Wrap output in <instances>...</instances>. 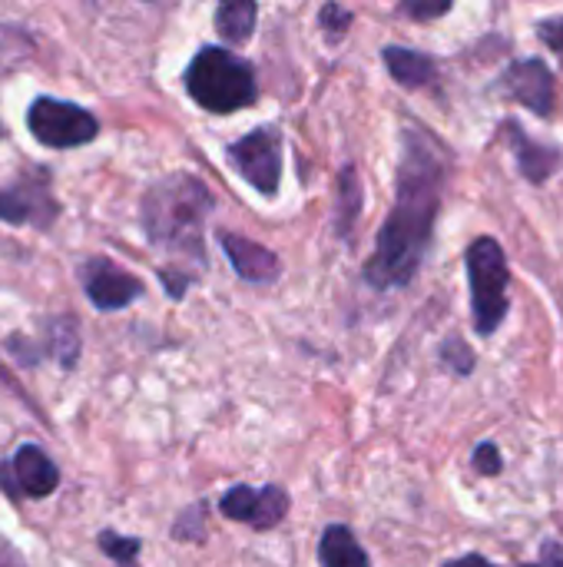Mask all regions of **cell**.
Returning <instances> with one entry per match:
<instances>
[{
    "instance_id": "cell-5",
    "label": "cell",
    "mask_w": 563,
    "mask_h": 567,
    "mask_svg": "<svg viewBox=\"0 0 563 567\" xmlns=\"http://www.w3.org/2000/svg\"><path fill=\"white\" fill-rule=\"evenodd\" d=\"M27 126L37 136V143L53 150L83 146L100 133V123L90 110L56 96H37L27 110Z\"/></svg>"
},
{
    "instance_id": "cell-19",
    "label": "cell",
    "mask_w": 563,
    "mask_h": 567,
    "mask_svg": "<svg viewBox=\"0 0 563 567\" xmlns=\"http://www.w3.org/2000/svg\"><path fill=\"white\" fill-rule=\"evenodd\" d=\"M358 196H362V189H358V176H355V166H348V169H342V186H338V233L345 236L352 226H355V219H358Z\"/></svg>"
},
{
    "instance_id": "cell-21",
    "label": "cell",
    "mask_w": 563,
    "mask_h": 567,
    "mask_svg": "<svg viewBox=\"0 0 563 567\" xmlns=\"http://www.w3.org/2000/svg\"><path fill=\"white\" fill-rule=\"evenodd\" d=\"M319 20H322L325 33H329L332 40H338V37L348 30V23H352V13H348L345 7H338V3H329V7H322Z\"/></svg>"
},
{
    "instance_id": "cell-22",
    "label": "cell",
    "mask_w": 563,
    "mask_h": 567,
    "mask_svg": "<svg viewBox=\"0 0 563 567\" xmlns=\"http://www.w3.org/2000/svg\"><path fill=\"white\" fill-rule=\"evenodd\" d=\"M441 355H445V362H451V365H455V372H461V375H468V372L475 369V355L465 349V342H461V339L445 342Z\"/></svg>"
},
{
    "instance_id": "cell-20",
    "label": "cell",
    "mask_w": 563,
    "mask_h": 567,
    "mask_svg": "<svg viewBox=\"0 0 563 567\" xmlns=\"http://www.w3.org/2000/svg\"><path fill=\"white\" fill-rule=\"evenodd\" d=\"M100 548L110 561L119 567H136V555H139V542L136 538H123L116 532H103L100 535Z\"/></svg>"
},
{
    "instance_id": "cell-3",
    "label": "cell",
    "mask_w": 563,
    "mask_h": 567,
    "mask_svg": "<svg viewBox=\"0 0 563 567\" xmlns=\"http://www.w3.org/2000/svg\"><path fill=\"white\" fill-rule=\"evenodd\" d=\"M186 90L209 113H236L252 106L259 96L252 66L222 47H202L192 56L186 70Z\"/></svg>"
},
{
    "instance_id": "cell-6",
    "label": "cell",
    "mask_w": 563,
    "mask_h": 567,
    "mask_svg": "<svg viewBox=\"0 0 563 567\" xmlns=\"http://www.w3.org/2000/svg\"><path fill=\"white\" fill-rule=\"evenodd\" d=\"M60 216V203L50 189L46 169H30L0 189V223L50 229Z\"/></svg>"
},
{
    "instance_id": "cell-14",
    "label": "cell",
    "mask_w": 563,
    "mask_h": 567,
    "mask_svg": "<svg viewBox=\"0 0 563 567\" xmlns=\"http://www.w3.org/2000/svg\"><path fill=\"white\" fill-rule=\"evenodd\" d=\"M319 555L325 567H372L362 545L355 542V535L345 525H332L325 528L322 542H319Z\"/></svg>"
},
{
    "instance_id": "cell-12",
    "label": "cell",
    "mask_w": 563,
    "mask_h": 567,
    "mask_svg": "<svg viewBox=\"0 0 563 567\" xmlns=\"http://www.w3.org/2000/svg\"><path fill=\"white\" fill-rule=\"evenodd\" d=\"M501 133H504V140L511 143L514 159H518L521 173H524L531 183H544V179H551V176L557 173V166L563 163V153L557 150V146H548V143L531 140V136H528L514 120H511V123H504V126H501Z\"/></svg>"
},
{
    "instance_id": "cell-10",
    "label": "cell",
    "mask_w": 563,
    "mask_h": 567,
    "mask_svg": "<svg viewBox=\"0 0 563 567\" xmlns=\"http://www.w3.org/2000/svg\"><path fill=\"white\" fill-rule=\"evenodd\" d=\"M80 282L86 289V299L103 312L126 309L143 296V282L110 259H86L80 266Z\"/></svg>"
},
{
    "instance_id": "cell-16",
    "label": "cell",
    "mask_w": 563,
    "mask_h": 567,
    "mask_svg": "<svg viewBox=\"0 0 563 567\" xmlns=\"http://www.w3.org/2000/svg\"><path fill=\"white\" fill-rule=\"evenodd\" d=\"M256 17H259V7L256 3L232 0V3H222L216 10V30L229 43H246L252 37V30H256Z\"/></svg>"
},
{
    "instance_id": "cell-15",
    "label": "cell",
    "mask_w": 563,
    "mask_h": 567,
    "mask_svg": "<svg viewBox=\"0 0 563 567\" xmlns=\"http://www.w3.org/2000/svg\"><path fill=\"white\" fill-rule=\"evenodd\" d=\"M385 63L392 70V76L405 86H428L435 80V63L431 56L408 50V47H385Z\"/></svg>"
},
{
    "instance_id": "cell-18",
    "label": "cell",
    "mask_w": 563,
    "mask_h": 567,
    "mask_svg": "<svg viewBox=\"0 0 563 567\" xmlns=\"http://www.w3.org/2000/svg\"><path fill=\"white\" fill-rule=\"evenodd\" d=\"M46 346L53 352V359L60 362V369H73L76 365V355H80V336H76V326L60 316L46 326Z\"/></svg>"
},
{
    "instance_id": "cell-25",
    "label": "cell",
    "mask_w": 563,
    "mask_h": 567,
    "mask_svg": "<svg viewBox=\"0 0 563 567\" xmlns=\"http://www.w3.org/2000/svg\"><path fill=\"white\" fill-rule=\"evenodd\" d=\"M448 10H451V3H415V0H408V3H405V13H411V17H418V20L445 17Z\"/></svg>"
},
{
    "instance_id": "cell-24",
    "label": "cell",
    "mask_w": 563,
    "mask_h": 567,
    "mask_svg": "<svg viewBox=\"0 0 563 567\" xmlns=\"http://www.w3.org/2000/svg\"><path fill=\"white\" fill-rule=\"evenodd\" d=\"M538 33H541V40H544L554 53H561L563 56V17L544 20V23L538 27Z\"/></svg>"
},
{
    "instance_id": "cell-7",
    "label": "cell",
    "mask_w": 563,
    "mask_h": 567,
    "mask_svg": "<svg viewBox=\"0 0 563 567\" xmlns=\"http://www.w3.org/2000/svg\"><path fill=\"white\" fill-rule=\"evenodd\" d=\"M229 163L262 196H275L282 179V133L275 126L252 130L229 146Z\"/></svg>"
},
{
    "instance_id": "cell-26",
    "label": "cell",
    "mask_w": 563,
    "mask_h": 567,
    "mask_svg": "<svg viewBox=\"0 0 563 567\" xmlns=\"http://www.w3.org/2000/svg\"><path fill=\"white\" fill-rule=\"evenodd\" d=\"M0 567H27V561H23V555L0 535Z\"/></svg>"
},
{
    "instance_id": "cell-28",
    "label": "cell",
    "mask_w": 563,
    "mask_h": 567,
    "mask_svg": "<svg viewBox=\"0 0 563 567\" xmlns=\"http://www.w3.org/2000/svg\"><path fill=\"white\" fill-rule=\"evenodd\" d=\"M445 567H494L488 558H481V555H465V558H458V561H451V565Z\"/></svg>"
},
{
    "instance_id": "cell-9",
    "label": "cell",
    "mask_w": 563,
    "mask_h": 567,
    "mask_svg": "<svg viewBox=\"0 0 563 567\" xmlns=\"http://www.w3.org/2000/svg\"><path fill=\"white\" fill-rule=\"evenodd\" d=\"M219 512L232 522L256 528V532H269L289 515V495L279 485H265V488L236 485L222 495Z\"/></svg>"
},
{
    "instance_id": "cell-1",
    "label": "cell",
    "mask_w": 563,
    "mask_h": 567,
    "mask_svg": "<svg viewBox=\"0 0 563 567\" xmlns=\"http://www.w3.org/2000/svg\"><path fill=\"white\" fill-rule=\"evenodd\" d=\"M445 179H448V156L441 143L425 130H408L402 166H398L395 206L365 266V279L375 289H398L415 279L431 243Z\"/></svg>"
},
{
    "instance_id": "cell-23",
    "label": "cell",
    "mask_w": 563,
    "mask_h": 567,
    "mask_svg": "<svg viewBox=\"0 0 563 567\" xmlns=\"http://www.w3.org/2000/svg\"><path fill=\"white\" fill-rule=\"evenodd\" d=\"M475 468H478L481 475H498V472L504 468L501 452H498L494 445H478V449H475Z\"/></svg>"
},
{
    "instance_id": "cell-17",
    "label": "cell",
    "mask_w": 563,
    "mask_h": 567,
    "mask_svg": "<svg viewBox=\"0 0 563 567\" xmlns=\"http://www.w3.org/2000/svg\"><path fill=\"white\" fill-rule=\"evenodd\" d=\"M33 53V37L17 23H0V73L23 66Z\"/></svg>"
},
{
    "instance_id": "cell-13",
    "label": "cell",
    "mask_w": 563,
    "mask_h": 567,
    "mask_svg": "<svg viewBox=\"0 0 563 567\" xmlns=\"http://www.w3.org/2000/svg\"><path fill=\"white\" fill-rule=\"evenodd\" d=\"M222 249L232 262V269L246 279V282H272L279 276V256L246 236L236 233H219Z\"/></svg>"
},
{
    "instance_id": "cell-4",
    "label": "cell",
    "mask_w": 563,
    "mask_h": 567,
    "mask_svg": "<svg viewBox=\"0 0 563 567\" xmlns=\"http://www.w3.org/2000/svg\"><path fill=\"white\" fill-rule=\"evenodd\" d=\"M468 279H471V309H475V329L481 336L498 332V326L508 316V259L504 249L481 236L468 249Z\"/></svg>"
},
{
    "instance_id": "cell-2",
    "label": "cell",
    "mask_w": 563,
    "mask_h": 567,
    "mask_svg": "<svg viewBox=\"0 0 563 567\" xmlns=\"http://www.w3.org/2000/svg\"><path fill=\"white\" fill-rule=\"evenodd\" d=\"M212 209V193L199 176L173 173L153 183L143 196V229L153 246L189 259L196 266L206 262L202 226Z\"/></svg>"
},
{
    "instance_id": "cell-11",
    "label": "cell",
    "mask_w": 563,
    "mask_h": 567,
    "mask_svg": "<svg viewBox=\"0 0 563 567\" xmlns=\"http://www.w3.org/2000/svg\"><path fill=\"white\" fill-rule=\"evenodd\" d=\"M504 90L521 100L538 116H551L554 110V73L544 60H518L504 73Z\"/></svg>"
},
{
    "instance_id": "cell-27",
    "label": "cell",
    "mask_w": 563,
    "mask_h": 567,
    "mask_svg": "<svg viewBox=\"0 0 563 567\" xmlns=\"http://www.w3.org/2000/svg\"><path fill=\"white\" fill-rule=\"evenodd\" d=\"M534 567H563V548L557 542H548L544 551H541V561Z\"/></svg>"
},
{
    "instance_id": "cell-8",
    "label": "cell",
    "mask_w": 563,
    "mask_h": 567,
    "mask_svg": "<svg viewBox=\"0 0 563 567\" xmlns=\"http://www.w3.org/2000/svg\"><path fill=\"white\" fill-rule=\"evenodd\" d=\"M60 485V468L37 445H23L13 452L7 465H0V488L10 498H46Z\"/></svg>"
}]
</instances>
